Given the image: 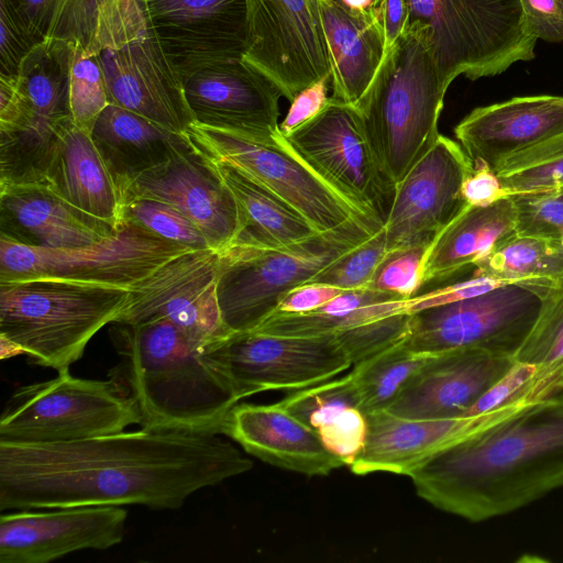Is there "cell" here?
Masks as SVG:
<instances>
[{
	"label": "cell",
	"instance_id": "obj_43",
	"mask_svg": "<svg viewBox=\"0 0 563 563\" xmlns=\"http://www.w3.org/2000/svg\"><path fill=\"white\" fill-rule=\"evenodd\" d=\"M74 0H0V10L5 12L37 45L47 38L57 37L63 21Z\"/></svg>",
	"mask_w": 563,
	"mask_h": 563
},
{
	"label": "cell",
	"instance_id": "obj_5",
	"mask_svg": "<svg viewBox=\"0 0 563 563\" xmlns=\"http://www.w3.org/2000/svg\"><path fill=\"white\" fill-rule=\"evenodd\" d=\"M446 90L423 27L407 21L356 106L394 187L438 140Z\"/></svg>",
	"mask_w": 563,
	"mask_h": 563
},
{
	"label": "cell",
	"instance_id": "obj_3",
	"mask_svg": "<svg viewBox=\"0 0 563 563\" xmlns=\"http://www.w3.org/2000/svg\"><path fill=\"white\" fill-rule=\"evenodd\" d=\"M120 357L110 372L134 399L151 430L220 433L240 401L210 347L166 319L111 323ZM221 434V433H220Z\"/></svg>",
	"mask_w": 563,
	"mask_h": 563
},
{
	"label": "cell",
	"instance_id": "obj_10",
	"mask_svg": "<svg viewBox=\"0 0 563 563\" xmlns=\"http://www.w3.org/2000/svg\"><path fill=\"white\" fill-rule=\"evenodd\" d=\"M189 251L128 221L112 236L80 247L48 249L0 238V283L59 279L130 289Z\"/></svg>",
	"mask_w": 563,
	"mask_h": 563
},
{
	"label": "cell",
	"instance_id": "obj_2",
	"mask_svg": "<svg viewBox=\"0 0 563 563\" xmlns=\"http://www.w3.org/2000/svg\"><path fill=\"white\" fill-rule=\"evenodd\" d=\"M407 476L420 498L472 522L563 487V389L433 453Z\"/></svg>",
	"mask_w": 563,
	"mask_h": 563
},
{
	"label": "cell",
	"instance_id": "obj_17",
	"mask_svg": "<svg viewBox=\"0 0 563 563\" xmlns=\"http://www.w3.org/2000/svg\"><path fill=\"white\" fill-rule=\"evenodd\" d=\"M194 123L256 142L276 144L277 86L243 58L210 62L180 75Z\"/></svg>",
	"mask_w": 563,
	"mask_h": 563
},
{
	"label": "cell",
	"instance_id": "obj_4",
	"mask_svg": "<svg viewBox=\"0 0 563 563\" xmlns=\"http://www.w3.org/2000/svg\"><path fill=\"white\" fill-rule=\"evenodd\" d=\"M73 42L97 56L110 103L185 134L194 120L180 75L137 0H88Z\"/></svg>",
	"mask_w": 563,
	"mask_h": 563
},
{
	"label": "cell",
	"instance_id": "obj_26",
	"mask_svg": "<svg viewBox=\"0 0 563 563\" xmlns=\"http://www.w3.org/2000/svg\"><path fill=\"white\" fill-rule=\"evenodd\" d=\"M119 228L93 218L44 185L0 188V238L48 249L99 243Z\"/></svg>",
	"mask_w": 563,
	"mask_h": 563
},
{
	"label": "cell",
	"instance_id": "obj_30",
	"mask_svg": "<svg viewBox=\"0 0 563 563\" xmlns=\"http://www.w3.org/2000/svg\"><path fill=\"white\" fill-rule=\"evenodd\" d=\"M279 404L313 430L325 449L350 466L362 451L367 420L353 374L296 390Z\"/></svg>",
	"mask_w": 563,
	"mask_h": 563
},
{
	"label": "cell",
	"instance_id": "obj_32",
	"mask_svg": "<svg viewBox=\"0 0 563 563\" xmlns=\"http://www.w3.org/2000/svg\"><path fill=\"white\" fill-rule=\"evenodd\" d=\"M209 158L238 202L241 232L234 243L278 247L319 233L299 212L268 188L233 165Z\"/></svg>",
	"mask_w": 563,
	"mask_h": 563
},
{
	"label": "cell",
	"instance_id": "obj_46",
	"mask_svg": "<svg viewBox=\"0 0 563 563\" xmlns=\"http://www.w3.org/2000/svg\"><path fill=\"white\" fill-rule=\"evenodd\" d=\"M530 32L550 43L563 42V0H519Z\"/></svg>",
	"mask_w": 563,
	"mask_h": 563
},
{
	"label": "cell",
	"instance_id": "obj_53",
	"mask_svg": "<svg viewBox=\"0 0 563 563\" xmlns=\"http://www.w3.org/2000/svg\"><path fill=\"white\" fill-rule=\"evenodd\" d=\"M23 354V351L14 342L0 335V358L5 360Z\"/></svg>",
	"mask_w": 563,
	"mask_h": 563
},
{
	"label": "cell",
	"instance_id": "obj_21",
	"mask_svg": "<svg viewBox=\"0 0 563 563\" xmlns=\"http://www.w3.org/2000/svg\"><path fill=\"white\" fill-rule=\"evenodd\" d=\"M122 506L21 509L0 516V563H48L69 553L106 550L122 542Z\"/></svg>",
	"mask_w": 563,
	"mask_h": 563
},
{
	"label": "cell",
	"instance_id": "obj_39",
	"mask_svg": "<svg viewBox=\"0 0 563 563\" xmlns=\"http://www.w3.org/2000/svg\"><path fill=\"white\" fill-rule=\"evenodd\" d=\"M73 43L69 103L74 123L91 133L93 125L110 103L106 81L97 56Z\"/></svg>",
	"mask_w": 563,
	"mask_h": 563
},
{
	"label": "cell",
	"instance_id": "obj_34",
	"mask_svg": "<svg viewBox=\"0 0 563 563\" xmlns=\"http://www.w3.org/2000/svg\"><path fill=\"white\" fill-rule=\"evenodd\" d=\"M475 267L476 276L548 287L563 277V245L514 233L500 241Z\"/></svg>",
	"mask_w": 563,
	"mask_h": 563
},
{
	"label": "cell",
	"instance_id": "obj_37",
	"mask_svg": "<svg viewBox=\"0 0 563 563\" xmlns=\"http://www.w3.org/2000/svg\"><path fill=\"white\" fill-rule=\"evenodd\" d=\"M399 312H408L407 299L374 302L346 314L275 312L253 331L280 336H321L341 333Z\"/></svg>",
	"mask_w": 563,
	"mask_h": 563
},
{
	"label": "cell",
	"instance_id": "obj_25",
	"mask_svg": "<svg viewBox=\"0 0 563 563\" xmlns=\"http://www.w3.org/2000/svg\"><path fill=\"white\" fill-rule=\"evenodd\" d=\"M220 433L265 463L307 476H325L345 466L325 449L313 430L279 401L238 402L228 413Z\"/></svg>",
	"mask_w": 563,
	"mask_h": 563
},
{
	"label": "cell",
	"instance_id": "obj_48",
	"mask_svg": "<svg viewBox=\"0 0 563 563\" xmlns=\"http://www.w3.org/2000/svg\"><path fill=\"white\" fill-rule=\"evenodd\" d=\"M34 43L0 10V75L18 76Z\"/></svg>",
	"mask_w": 563,
	"mask_h": 563
},
{
	"label": "cell",
	"instance_id": "obj_8",
	"mask_svg": "<svg viewBox=\"0 0 563 563\" xmlns=\"http://www.w3.org/2000/svg\"><path fill=\"white\" fill-rule=\"evenodd\" d=\"M408 20L420 24L442 84L464 75L495 76L536 57L519 0H406Z\"/></svg>",
	"mask_w": 563,
	"mask_h": 563
},
{
	"label": "cell",
	"instance_id": "obj_51",
	"mask_svg": "<svg viewBox=\"0 0 563 563\" xmlns=\"http://www.w3.org/2000/svg\"><path fill=\"white\" fill-rule=\"evenodd\" d=\"M342 291L343 289L323 284H305L288 291L279 301L276 312H311L339 296Z\"/></svg>",
	"mask_w": 563,
	"mask_h": 563
},
{
	"label": "cell",
	"instance_id": "obj_27",
	"mask_svg": "<svg viewBox=\"0 0 563 563\" xmlns=\"http://www.w3.org/2000/svg\"><path fill=\"white\" fill-rule=\"evenodd\" d=\"M82 212L114 228L123 222V198L90 133L66 121L43 184Z\"/></svg>",
	"mask_w": 563,
	"mask_h": 563
},
{
	"label": "cell",
	"instance_id": "obj_33",
	"mask_svg": "<svg viewBox=\"0 0 563 563\" xmlns=\"http://www.w3.org/2000/svg\"><path fill=\"white\" fill-rule=\"evenodd\" d=\"M71 59L73 43L56 37L35 45L24 58L16 80L30 112L26 122L60 125L71 119Z\"/></svg>",
	"mask_w": 563,
	"mask_h": 563
},
{
	"label": "cell",
	"instance_id": "obj_47",
	"mask_svg": "<svg viewBox=\"0 0 563 563\" xmlns=\"http://www.w3.org/2000/svg\"><path fill=\"white\" fill-rule=\"evenodd\" d=\"M508 196L563 187V157L544 166L498 176Z\"/></svg>",
	"mask_w": 563,
	"mask_h": 563
},
{
	"label": "cell",
	"instance_id": "obj_6",
	"mask_svg": "<svg viewBox=\"0 0 563 563\" xmlns=\"http://www.w3.org/2000/svg\"><path fill=\"white\" fill-rule=\"evenodd\" d=\"M128 297L125 288L69 280L0 283V335L36 365L68 369L92 336L115 321Z\"/></svg>",
	"mask_w": 563,
	"mask_h": 563
},
{
	"label": "cell",
	"instance_id": "obj_41",
	"mask_svg": "<svg viewBox=\"0 0 563 563\" xmlns=\"http://www.w3.org/2000/svg\"><path fill=\"white\" fill-rule=\"evenodd\" d=\"M516 234L563 245V188L512 196Z\"/></svg>",
	"mask_w": 563,
	"mask_h": 563
},
{
	"label": "cell",
	"instance_id": "obj_56",
	"mask_svg": "<svg viewBox=\"0 0 563 563\" xmlns=\"http://www.w3.org/2000/svg\"><path fill=\"white\" fill-rule=\"evenodd\" d=\"M563 188V187H562ZM560 189V188H559Z\"/></svg>",
	"mask_w": 563,
	"mask_h": 563
},
{
	"label": "cell",
	"instance_id": "obj_38",
	"mask_svg": "<svg viewBox=\"0 0 563 563\" xmlns=\"http://www.w3.org/2000/svg\"><path fill=\"white\" fill-rule=\"evenodd\" d=\"M123 221L192 251L212 250L202 232L175 207L150 198L123 200Z\"/></svg>",
	"mask_w": 563,
	"mask_h": 563
},
{
	"label": "cell",
	"instance_id": "obj_36",
	"mask_svg": "<svg viewBox=\"0 0 563 563\" xmlns=\"http://www.w3.org/2000/svg\"><path fill=\"white\" fill-rule=\"evenodd\" d=\"M433 354L416 353L401 343L391 346L352 367L366 415L386 410L409 378Z\"/></svg>",
	"mask_w": 563,
	"mask_h": 563
},
{
	"label": "cell",
	"instance_id": "obj_49",
	"mask_svg": "<svg viewBox=\"0 0 563 563\" xmlns=\"http://www.w3.org/2000/svg\"><path fill=\"white\" fill-rule=\"evenodd\" d=\"M563 157V133L504 159L493 172L497 176L548 165Z\"/></svg>",
	"mask_w": 563,
	"mask_h": 563
},
{
	"label": "cell",
	"instance_id": "obj_16",
	"mask_svg": "<svg viewBox=\"0 0 563 563\" xmlns=\"http://www.w3.org/2000/svg\"><path fill=\"white\" fill-rule=\"evenodd\" d=\"M218 271L217 251L186 252L130 288L114 322L133 324L166 319L205 345L227 340L234 333L225 325L220 310Z\"/></svg>",
	"mask_w": 563,
	"mask_h": 563
},
{
	"label": "cell",
	"instance_id": "obj_45",
	"mask_svg": "<svg viewBox=\"0 0 563 563\" xmlns=\"http://www.w3.org/2000/svg\"><path fill=\"white\" fill-rule=\"evenodd\" d=\"M509 283L492 279L484 276H476L453 285L441 287L422 295H416L407 299L409 313L423 309L445 305L461 299L474 297Z\"/></svg>",
	"mask_w": 563,
	"mask_h": 563
},
{
	"label": "cell",
	"instance_id": "obj_23",
	"mask_svg": "<svg viewBox=\"0 0 563 563\" xmlns=\"http://www.w3.org/2000/svg\"><path fill=\"white\" fill-rule=\"evenodd\" d=\"M529 406L509 405L479 415L446 419H407L386 410L366 415L365 444L349 467L355 475L387 472L407 476L433 453Z\"/></svg>",
	"mask_w": 563,
	"mask_h": 563
},
{
	"label": "cell",
	"instance_id": "obj_1",
	"mask_svg": "<svg viewBox=\"0 0 563 563\" xmlns=\"http://www.w3.org/2000/svg\"><path fill=\"white\" fill-rule=\"evenodd\" d=\"M220 433L142 428L56 443L0 442V510L178 509L253 462Z\"/></svg>",
	"mask_w": 563,
	"mask_h": 563
},
{
	"label": "cell",
	"instance_id": "obj_42",
	"mask_svg": "<svg viewBox=\"0 0 563 563\" xmlns=\"http://www.w3.org/2000/svg\"><path fill=\"white\" fill-rule=\"evenodd\" d=\"M430 243L389 251L377 267L369 288L409 299L422 287V276Z\"/></svg>",
	"mask_w": 563,
	"mask_h": 563
},
{
	"label": "cell",
	"instance_id": "obj_20",
	"mask_svg": "<svg viewBox=\"0 0 563 563\" xmlns=\"http://www.w3.org/2000/svg\"><path fill=\"white\" fill-rule=\"evenodd\" d=\"M122 198H150L175 207L195 223L217 252L230 247L241 232L232 190L212 161L191 145L136 177L123 190Z\"/></svg>",
	"mask_w": 563,
	"mask_h": 563
},
{
	"label": "cell",
	"instance_id": "obj_50",
	"mask_svg": "<svg viewBox=\"0 0 563 563\" xmlns=\"http://www.w3.org/2000/svg\"><path fill=\"white\" fill-rule=\"evenodd\" d=\"M462 196L468 206L486 207L507 197L498 176L486 166L474 167L462 185Z\"/></svg>",
	"mask_w": 563,
	"mask_h": 563
},
{
	"label": "cell",
	"instance_id": "obj_31",
	"mask_svg": "<svg viewBox=\"0 0 563 563\" xmlns=\"http://www.w3.org/2000/svg\"><path fill=\"white\" fill-rule=\"evenodd\" d=\"M516 224L517 209L512 196L486 207L467 206L431 242L422 286L475 266L500 241L516 233Z\"/></svg>",
	"mask_w": 563,
	"mask_h": 563
},
{
	"label": "cell",
	"instance_id": "obj_12",
	"mask_svg": "<svg viewBox=\"0 0 563 563\" xmlns=\"http://www.w3.org/2000/svg\"><path fill=\"white\" fill-rule=\"evenodd\" d=\"M542 305L538 288L506 284L481 295L410 313L401 343L423 354L481 349L515 356Z\"/></svg>",
	"mask_w": 563,
	"mask_h": 563
},
{
	"label": "cell",
	"instance_id": "obj_24",
	"mask_svg": "<svg viewBox=\"0 0 563 563\" xmlns=\"http://www.w3.org/2000/svg\"><path fill=\"white\" fill-rule=\"evenodd\" d=\"M563 133V97L528 96L479 107L454 129L474 167L494 170L507 157Z\"/></svg>",
	"mask_w": 563,
	"mask_h": 563
},
{
	"label": "cell",
	"instance_id": "obj_44",
	"mask_svg": "<svg viewBox=\"0 0 563 563\" xmlns=\"http://www.w3.org/2000/svg\"><path fill=\"white\" fill-rule=\"evenodd\" d=\"M330 84L331 76H325L296 95L285 119L279 123L284 137L314 120L328 107L331 98L328 96Z\"/></svg>",
	"mask_w": 563,
	"mask_h": 563
},
{
	"label": "cell",
	"instance_id": "obj_7",
	"mask_svg": "<svg viewBox=\"0 0 563 563\" xmlns=\"http://www.w3.org/2000/svg\"><path fill=\"white\" fill-rule=\"evenodd\" d=\"M382 227L355 222L278 247L234 243L219 253L217 295L232 333L255 330L282 298L305 285Z\"/></svg>",
	"mask_w": 563,
	"mask_h": 563
},
{
	"label": "cell",
	"instance_id": "obj_11",
	"mask_svg": "<svg viewBox=\"0 0 563 563\" xmlns=\"http://www.w3.org/2000/svg\"><path fill=\"white\" fill-rule=\"evenodd\" d=\"M185 136L203 155L233 165L276 194L319 233L355 222L383 227L319 176L288 146L285 137L276 144L262 143L194 122Z\"/></svg>",
	"mask_w": 563,
	"mask_h": 563
},
{
	"label": "cell",
	"instance_id": "obj_19",
	"mask_svg": "<svg viewBox=\"0 0 563 563\" xmlns=\"http://www.w3.org/2000/svg\"><path fill=\"white\" fill-rule=\"evenodd\" d=\"M179 75L200 65L243 58L250 41L246 0H137Z\"/></svg>",
	"mask_w": 563,
	"mask_h": 563
},
{
	"label": "cell",
	"instance_id": "obj_13",
	"mask_svg": "<svg viewBox=\"0 0 563 563\" xmlns=\"http://www.w3.org/2000/svg\"><path fill=\"white\" fill-rule=\"evenodd\" d=\"M319 176L375 223L390 210L394 185L386 177L358 108L330 98L311 122L285 137Z\"/></svg>",
	"mask_w": 563,
	"mask_h": 563
},
{
	"label": "cell",
	"instance_id": "obj_28",
	"mask_svg": "<svg viewBox=\"0 0 563 563\" xmlns=\"http://www.w3.org/2000/svg\"><path fill=\"white\" fill-rule=\"evenodd\" d=\"M331 67L333 100L357 106L385 56L376 11L354 13L335 0H318Z\"/></svg>",
	"mask_w": 563,
	"mask_h": 563
},
{
	"label": "cell",
	"instance_id": "obj_15",
	"mask_svg": "<svg viewBox=\"0 0 563 563\" xmlns=\"http://www.w3.org/2000/svg\"><path fill=\"white\" fill-rule=\"evenodd\" d=\"M249 47L243 59L266 75L291 101L331 76L318 0H246Z\"/></svg>",
	"mask_w": 563,
	"mask_h": 563
},
{
	"label": "cell",
	"instance_id": "obj_29",
	"mask_svg": "<svg viewBox=\"0 0 563 563\" xmlns=\"http://www.w3.org/2000/svg\"><path fill=\"white\" fill-rule=\"evenodd\" d=\"M121 194L141 174L189 147L185 134L109 103L90 133Z\"/></svg>",
	"mask_w": 563,
	"mask_h": 563
},
{
	"label": "cell",
	"instance_id": "obj_18",
	"mask_svg": "<svg viewBox=\"0 0 563 563\" xmlns=\"http://www.w3.org/2000/svg\"><path fill=\"white\" fill-rule=\"evenodd\" d=\"M473 169L462 146L440 134L395 185L383 224L388 250L432 242L468 206L462 185Z\"/></svg>",
	"mask_w": 563,
	"mask_h": 563
},
{
	"label": "cell",
	"instance_id": "obj_52",
	"mask_svg": "<svg viewBox=\"0 0 563 563\" xmlns=\"http://www.w3.org/2000/svg\"><path fill=\"white\" fill-rule=\"evenodd\" d=\"M384 33L385 54L395 45L408 20L406 0H374L373 5Z\"/></svg>",
	"mask_w": 563,
	"mask_h": 563
},
{
	"label": "cell",
	"instance_id": "obj_14",
	"mask_svg": "<svg viewBox=\"0 0 563 563\" xmlns=\"http://www.w3.org/2000/svg\"><path fill=\"white\" fill-rule=\"evenodd\" d=\"M239 400L273 390L296 391L353 367L336 334L280 336L234 333L209 350Z\"/></svg>",
	"mask_w": 563,
	"mask_h": 563
},
{
	"label": "cell",
	"instance_id": "obj_22",
	"mask_svg": "<svg viewBox=\"0 0 563 563\" xmlns=\"http://www.w3.org/2000/svg\"><path fill=\"white\" fill-rule=\"evenodd\" d=\"M514 363L512 356L473 347L433 354L386 411L407 419L463 417Z\"/></svg>",
	"mask_w": 563,
	"mask_h": 563
},
{
	"label": "cell",
	"instance_id": "obj_54",
	"mask_svg": "<svg viewBox=\"0 0 563 563\" xmlns=\"http://www.w3.org/2000/svg\"><path fill=\"white\" fill-rule=\"evenodd\" d=\"M374 0H339L345 9L354 13H365L369 11Z\"/></svg>",
	"mask_w": 563,
	"mask_h": 563
},
{
	"label": "cell",
	"instance_id": "obj_9",
	"mask_svg": "<svg viewBox=\"0 0 563 563\" xmlns=\"http://www.w3.org/2000/svg\"><path fill=\"white\" fill-rule=\"evenodd\" d=\"M57 373L11 395L0 417V442L77 441L140 423L134 399L114 377L80 378L69 368Z\"/></svg>",
	"mask_w": 563,
	"mask_h": 563
},
{
	"label": "cell",
	"instance_id": "obj_40",
	"mask_svg": "<svg viewBox=\"0 0 563 563\" xmlns=\"http://www.w3.org/2000/svg\"><path fill=\"white\" fill-rule=\"evenodd\" d=\"M389 252L383 227L346 252L307 284H323L343 290L367 288Z\"/></svg>",
	"mask_w": 563,
	"mask_h": 563
},
{
	"label": "cell",
	"instance_id": "obj_55",
	"mask_svg": "<svg viewBox=\"0 0 563 563\" xmlns=\"http://www.w3.org/2000/svg\"><path fill=\"white\" fill-rule=\"evenodd\" d=\"M335 1H338V2H339V0H335Z\"/></svg>",
	"mask_w": 563,
	"mask_h": 563
},
{
	"label": "cell",
	"instance_id": "obj_35",
	"mask_svg": "<svg viewBox=\"0 0 563 563\" xmlns=\"http://www.w3.org/2000/svg\"><path fill=\"white\" fill-rule=\"evenodd\" d=\"M537 320L514 360L537 367V378L554 390L563 389V277L541 287Z\"/></svg>",
	"mask_w": 563,
	"mask_h": 563
}]
</instances>
